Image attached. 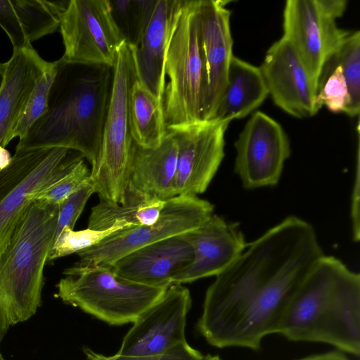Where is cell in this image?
<instances>
[{
  "mask_svg": "<svg viewBox=\"0 0 360 360\" xmlns=\"http://www.w3.org/2000/svg\"><path fill=\"white\" fill-rule=\"evenodd\" d=\"M324 255L309 222L289 216L248 244L205 292L197 328L215 347L259 350Z\"/></svg>",
  "mask_w": 360,
  "mask_h": 360,
  "instance_id": "obj_1",
  "label": "cell"
},
{
  "mask_svg": "<svg viewBox=\"0 0 360 360\" xmlns=\"http://www.w3.org/2000/svg\"><path fill=\"white\" fill-rule=\"evenodd\" d=\"M56 75L47 108L15 150L66 148L96 165L110 104L113 67L70 60L54 61Z\"/></svg>",
  "mask_w": 360,
  "mask_h": 360,
  "instance_id": "obj_2",
  "label": "cell"
},
{
  "mask_svg": "<svg viewBox=\"0 0 360 360\" xmlns=\"http://www.w3.org/2000/svg\"><path fill=\"white\" fill-rule=\"evenodd\" d=\"M278 334L293 342L328 344L360 353V276L323 255L292 297Z\"/></svg>",
  "mask_w": 360,
  "mask_h": 360,
  "instance_id": "obj_3",
  "label": "cell"
},
{
  "mask_svg": "<svg viewBox=\"0 0 360 360\" xmlns=\"http://www.w3.org/2000/svg\"><path fill=\"white\" fill-rule=\"evenodd\" d=\"M58 205L34 200L0 255V304L11 325L24 322L41 304L44 269L56 236Z\"/></svg>",
  "mask_w": 360,
  "mask_h": 360,
  "instance_id": "obj_4",
  "label": "cell"
},
{
  "mask_svg": "<svg viewBox=\"0 0 360 360\" xmlns=\"http://www.w3.org/2000/svg\"><path fill=\"white\" fill-rule=\"evenodd\" d=\"M134 48L124 42L119 49L100 150L90 175L99 198L117 204L124 200L133 144L128 103L131 88L138 79Z\"/></svg>",
  "mask_w": 360,
  "mask_h": 360,
  "instance_id": "obj_5",
  "label": "cell"
},
{
  "mask_svg": "<svg viewBox=\"0 0 360 360\" xmlns=\"http://www.w3.org/2000/svg\"><path fill=\"white\" fill-rule=\"evenodd\" d=\"M63 274L56 296L65 304L112 326L133 323L167 289L124 279L111 267L103 266L72 265Z\"/></svg>",
  "mask_w": 360,
  "mask_h": 360,
  "instance_id": "obj_6",
  "label": "cell"
},
{
  "mask_svg": "<svg viewBox=\"0 0 360 360\" xmlns=\"http://www.w3.org/2000/svg\"><path fill=\"white\" fill-rule=\"evenodd\" d=\"M163 96L167 131L202 121L205 75L194 0L184 6L167 53Z\"/></svg>",
  "mask_w": 360,
  "mask_h": 360,
  "instance_id": "obj_7",
  "label": "cell"
},
{
  "mask_svg": "<svg viewBox=\"0 0 360 360\" xmlns=\"http://www.w3.org/2000/svg\"><path fill=\"white\" fill-rule=\"evenodd\" d=\"M84 156L66 148L15 150L0 170V255L40 192L67 174Z\"/></svg>",
  "mask_w": 360,
  "mask_h": 360,
  "instance_id": "obj_8",
  "label": "cell"
},
{
  "mask_svg": "<svg viewBox=\"0 0 360 360\" xmlns=\"http://www.w3.org/2000/svg\"><path fill=\"white\" fill-rule=\"evenodd\" d=\"M213 211L212 203L196 195H176L166 200L155 223L115 232L94 246L78 252L79 259L73 265L110 267L136 250L198 228L213 214Z\"/></svg>",
  "mask_w": 360,
  "mask_h": 360,
  "instance_id": "obj_9",
  "label": "cell"
},
{
  "mask_svg": "<svg viewBox=\"0 0 360 360\" xmlns=\"http://www.w3.org/2000/svg\"><path fill=\"white\" fill-rule=\"evenodd\" d=\"M346 0H288L283 9L285 38L304 65L316 89L323 66L350 32L340 29L336 20Z\"/></svg>",
  "mask_w": 360,
  "mask_h": 360,
  "instance_id": "obj_10",
  "label": "cell"
},
{
  "mask_svg": "<svg viewBox=\"0 0 360 360\" xmlns=\"http://www.w3.org/2000/svg\"><path fill=\"white\" fill-rule=\"evenodd\" d=\"M65 58L113 67L125 42L112 15L108 0H70L59 27Z\"/></svg>",
  "mask_w": 360,
  "mask_h": 360,
  "instance_id": "obj_11",
  "label": "cell"
},
{
  "mask_svg": "<svg viewBox=\"0 0 360 360\" xmlns=\"http://www.w3.org/2000/svg\"><path fill=\"white\" fill-rule=\"evenodd\" d=\"M234 172L246 189L276 185L291 150L283 127L262 112H255L234 143Z\"/></svg>",
  "mask_w": 360,
  "mask_h": 360,
  "instance_id": "obj_12",
  "label": "cell"
},
{
  "mask_svg": "<svg viewBox=\"0 0 360 360\" xmlns=\"http://www.w3.org/2000/svg\"><path fill=\"white\" fill-rule=\"evenodd\" d=\"M191 306L189 290L172 284L132 323L117 354L146 356L167 351L186 341V317Z\"/></svg>",
  "mask_w": 360,
  "mask_h": 360,
  "instance_id": "obj_13",
  "label": "cell"
},
{
  "mask_svg": "<svg viewBox=\"0 0 360 360\" xmlns=\"http://www.w3.org/2000/svg\"><path fill=\"white\" fill-rule=\"evenodd\" d=\"M229 123L202 121L167 130L174 133L178 144L176 196H197L207 190L224 157Z\"/></svg>",
  "mask_w": 360,
  "mask_h": 360,
  "instance_id": "obj_14",
  "label": "cell"
},
{
  "mask_svg": "<svg viewBox=\"0 0 360 360\" xmlns=\"http://www.w3.org/2000/svg\"><path fill=\"white\" fill-rule=\"evenodd\" d=\"M202 57L205 75L202 121H210L225 89L232 58L229 1L194 0Z\"/></svg>",
  "mask_w": 360,
  "mask_h": 360,
  "instance_id": "obj_15",
  "label": "cell"
},
{
  "mask_svg": "<svg viewBox=\"0 0 360 360\" xmlns=\"http://www.w3.org/2000/svg\"><path fill=\"white\" fill-rule=\"evenodd\" d=\"M259 68L269 95L283 111L297 118L311 117L319 112L316 89L285 38L282 37L270 46Z\"/></svg>",
  "mask_w": 360,
  "mask_h": 360,
  "instance_id": "obj_16",
  "label": "cell"
},
{
  "mask_svg": "<svg viewBox=\"0 0 360 360\" xmlns=\"http://www.w3.org/2000/svg\"><path fill=\"white\" fill-rule=\"evenodd\" d=\"M192 248V262L172 278V284H184L217 276L230 266L248 244L238 223L212 214L198 228L181 235Z\"/></svg>",
  "mask_w": 360,
  "mask_h": 360,
  "instance_id": "obj_17",
  "label": "cell"
},
{
  "mask_svg": "<svg viewBox=\"0 0 360 360\" xmlns=\"http://www.w3.org/2000/svg\"><path fill=\"white\" fill-rule=\"evenodd\" d=\"M185 0H158L139 44L134 48L138 80L163 103L167 53Z\"/></svg>",
  "mask_w": 360,
  "mask_h": 360,
  "instance_id": "obj_18",
  "label": "cell"
},
{
  "mask_svg": "<svg viewBox=\"0 0 360 360\" xmlns=\"http://www.w3.org/2000/svg\"><path fill=\"white\" fill-rule=\"evenodd\" d=\"M193 259L191 246L181 235L136 250L110 267L120 277L141 285L167 288L173 277Z\"/></svg>",
  "mask_w": 360,
  "mask_h": 360,
  "instance_id": "obj_19",
  "label": "cell"
},
{
  "mask_svg": "<svg viewBox=\"0 0 360 360\" xmlns=\"http://www.w3.org/2000/svg\"><path fill=\"white\" fill-rule=\"evenodd\" d=\"M51 62L44 60L32 46L13 50L5 63L0 88V146L11 141L13 129L22 115L38 80Z\"/></svg>",
  "mask_w": 360,
  "mask_h": 360,
  "instance_id": "obj_20",
  "label": "cell"
},
{
  "mask_svg": "<svg viewBox=\"0 0 360 360\" xmlns=\"http://www.w3.org/2000/svg\"><path fill=\"white\" fill-rule=\"evenodd\" d=\"M177 156L178 144L172 131L155 148H144L133 141L127 188L150 199L175 197Z\"/></svg>",
  "mask_w": 360,
  "mask_h": 360,
  "instance_id": "obj_21",
  "label": "cell"
},
{
  "mask_svg": "<svg viewBox=\"0 0 360 360\" xmlns=\"http://www.w3.org/2000/svg\"><path fill=\"white\" fill-rule=\"evenodd\" d=\"M268 96L259 67L233 56L225 89L210 121L230 122L243 118L257 108Z\"/></svg>",
  "mask_w": 360,
  "mask_h": 360,
  "instance_id": "obj_22",
  "label": "cell"
},
{
  "mask_svg": "<svg viewBox=\"0 0 360 360\" xmlns=\"http://www.w3.org/2000/svg\"><path fill=\"white\" fill-rule=\"evenodd\" d=\"M165 202L148 198L127 188L122 204L100 199L91 209L87 228L103 231L122 221L133 226L152 225L159 219Z\"/></svg>",
  "mask_w": 360,
  "mask_h": 360,
  "instance_id": "obj_23",
  "label": "cell"
},
{
  "mask_svg": "<svg viewBox=\"0 0 360 360\" xmlns=\"http://www.w3.org/2000/svg\"><path fill=\"white\" fill-rule=\"evenodd\" d=\"M128 111L133 141L144 148H158L167 131L163 103L138 79L129 91Z\"/></svg>",
  "mask_w": 360,
  "mask_h": 360,
  "instance_id": "obj_24",
  "label": "cell"
},
{
  "mask_svg": "<svg viewBox=\"0 0 360 360\" xmlns=\"http://www.w3.org/2000/svg\"><path fill=\"white\" fill-rule=\"evenodd\" d=\"M15 24L31 44L60 27V18L69 1L11 0Z\"/></svg>",
  "mask_w": 360,
  "mask_h": 360,
  "instance_id": "obj_25",
  "label": "cell"
},
{
  "mask_svg": "<svg viewBox=\"0 0 360 360\" xmlns=\"http://www.w3.org/2000/svg\"><path fill=\"white\" fill-rule=\"evenodd\" d=\"M340 66L346 80L350 102L346 114L355 117L360 112V32H350L324 63L319 86ZM317 88V90H318Z\"/></svg>",
  "mask_w": 360,
  "mask_h": 360,
  "instance_id": "obj_26",
  "label": "cell"
},
{
  "mask_svg": "<svg viewBox=\"0 0 360 360\" xmlns=\"http://www.w3.org/2000/svg\"><path fill=\"white\" fill-rule=\"evenodd\" d=\"M124 41L136 47L150 22L158 0H108Z\"/></svg>",
  "mask_w": 360,
  "mask_h": 360,
  "instance_id": "obj_27",
  "label": "cell"
},
{
  "mask_svg": "<svg viewBox=\"0 0 360 360\" xmlns=\"http://www.w3.org/2000/svg\"><path fill=\"white\" fill-rule=\"evenodd\" d=\"M129 226H135L122 221L103 231L89 228L81 231H74V229L65 227L54 238L47 262H51L73 253L77 254L99 243L115 232Z\"/></svg>",
  "mask_w": 360,
  "mask_h": 360,
  "instance_id": "obj_28",
  "label": "cell"
},
{
  "mask_svg": "<svg viewBox=\"0 0 360 360\" xmlns=\"http://www.w3.org/2000/svg\"><path fill=\"white\" fill-rule=\"evenodd\" d=\"M56 75L55 62H51L46 73L38 80L25 108L11 134L10 140L23 138L47 108L50 88Z\"/></svg>",
  "mask_w": 360,
  "mask_h": 360,
  "instance_id": "obj_29",
  "label": "cell"
},
{
  "mask_svg": "<svg viewBox=\"0 0 360 360\" xmlns=\"http://www.w3.org/2000/svg\"><path fill=\"white\" fill-rule=\"evenodd\" d=\"M91 171L81 159L63 177L39 193L35 200L59 205L83 186L90 182Z\"/></svg>",
  "mask_w": 360,
  "mask_h": 360,
  "instance_id": "obj_30",
  "label": "cell"
},
{
  "mask_svg": "<svg viewBox=\"0 0 360 360\" xmlns=\"http://www.w3.org/2000/svg\"><path fill=\"white\" fill-rule=\"evenodd\" d=\"M350 97L347 84L340 66L335 67L331 74L319 86L316 104L320 110L325 105L333 112L346 114Z\"/></svg>",
  "mask_w": 360,
  "mask_h": 360,
  "instance_id": "obj_31",
  "label": "cell"
},
{
  "mask_svg": "<svg viewBox=\"0 0 360 360\" xmlns=\"http://www.w3.org/2000/svg\"><path fill=\"white\" fill-rule=\"evenodd\" d=\"M84 354L89 360H204L205 356L192 347L187 341L162 353L146 356H122L115 354L105 356L91 349H83Z\"/></svg>",
  "mask_w": 360,
  "mask_h": 360,
  "instance_id": "obj_32",
  "label": "cell"
},
{
  "mask_svg": "<svg viewBox=\"0 0 360 360\" xmlns=\"http://www.w3.org/2000/svg\"><path fill=\"white\" fill-rule=\"evenodd\" d=\"M94 193L95 192L90 181L58 205L59 210L55 238L65 227L74 229L86 202Z\"/></svg>",
  "mask_w": 360,
  "mask_h": 360,
  "instance_id": "obj_33",
  "label": "cell"
},
{
  "mask_svg": "<svg viewBox=\"0 0 360 360\" xmlns=\"http://www.w3.org/2000/svg\"><path fill=\"white\" fill-rule=\"evenodd\" d=\"M360 166H359V147L358 146L356 155V166L352 193L351 219L352 225V236L354 241H359L360 237L359 229V193H360Z\"/></svg>",
  "mask_w": 360,
  "mask_h": 360,
  "instance_id": "obj_34",
  "label": "cell"
},
{
  "mask_svg": "<svg viewBox=\"0 0 360 360\" xmlns=\"http://www.w3.org/2000/svg\"><path fill=\"white\" fill-rule=\"evenodd\" d=\"M296 360H351L342 352L334 350L328 352L307 356Z\"/></svg>",
  "mask_w": 360,
  "mask_h": 360,
  "instance_id": "obj_35",
  "label": "cell"
},
{
  "mask_svg": "<svg viewBox=\"0 0 360 360\" xmlns=\"http://www.w3.org/2000/svg\"><path fill=\"white\" fill-rule=\"evenodd\" d=\"M11 326L12 325L10 319L5 309L0 304V344Z\"/></svg>",
  "mask_w": 360,
  "mask_h": 360,
  "instance_id": "obj_36",
  "label": "cell"
},
{
  "mask_svg": "<svg viewBox=\"0 0 360 360\" xmlns=\"http://www.w3.org/2000/svg\"><path fill=\"white\" fill-rule=\"evenodd\" d=\"M12 156L6 148L0 146V170L7 167L11 163Z\"/></svg>",
  "mask_w": 360,
  "mask_h": 360,
  "instance_id": "obj_37",
  "label": "cell"
},
{
  "mask_svg": "<svg viewBox=\"0 0 360 360\" xmlns=\"http://www.w3.org/2000/svg\"><path fill=\"white\" fill-rule=\"evenodd\" d=\"M204 360H222L219 356L217 355H206L205 356Z\"/></svg>",
  "mask_w": 360,
  "mask_h": 360,
  "instance_id": "obj_38",
  "label": "cell"
},
{
  "mask_svg": "<svg viewBox=\"0 0 360 360\" xmlns=\"http://www.w3.org/2000/svg\"><path fill=\"white\" fill-rule=\"evenodd\" d=\"M0 360H6V359H4V358L3 357V356H2L1 353V352H0Z\"/></svg>",
  "mask_w": 360,
  "mask_h": 360,
  "instance_id": "obj_39",
  "label": "cell"
}]
</instances>
